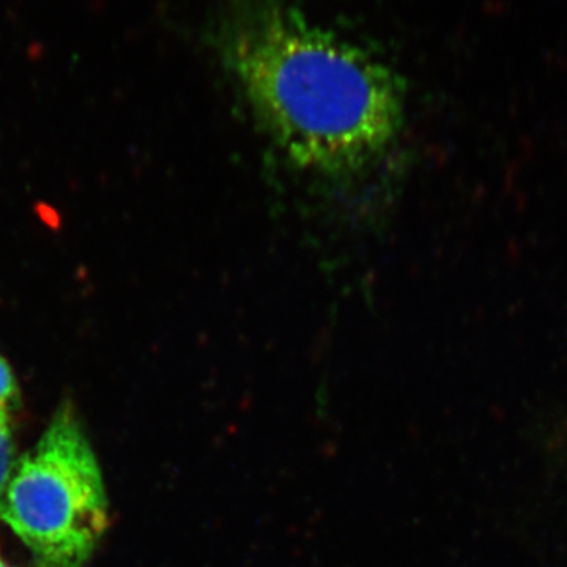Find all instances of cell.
I'll return each mask as SVG.
<instances>
[{"label":"cell","instance_id":"277c9868","mask_svg":"<svg viewBox=\"0 0 567 567\" xmlns=\"http://www.w3.org/2000/svg\"><path fill=\"white\" fill-rule=\"evenodd\" d=\"M18 388L10 365L0 358V409L9 410L10 402L17 398Z\"/></svg>","mask_w":567,"mask_h":567},{"label":"cell","instance_id":"3957f363","mask_svg":"<svg viewBox=\"0 0 567 567\" xmlns=\"http://www.w3.org/2000/svg\"><path fill=\"white\" fill-rule=\"evenodd\" d=\"M14 465H17V461H14L9 410L0 409V494L9 483Z\"/></svg>","mask_w":567,"mask_h":567},{"label":"cell","instance_id":"6da1fadb","mask_svg":"<svg viewBox=\"0 0 567 567\" xmlns=\"http://www.w3.org/2000/svg\"><path fill=\"white\" fill-rule=\"evenodd\" d=\"M208 40L256 122L297 169L353 177L401 136V74L316 24L298 0H219Z\"/></svg>","mask_w":567,"mask_h":567},{"label":"cell","instance_id":"5b68a950","mask_svg":"<svg viewBox=\"0 0 567 567\" xmlns=\"http://www.w3.org/2000/svg\"><path fill=\"white\" fill-rule=\"evenodd\" d=\"M0 567H13V566L9 565V563H7L6 559L0 558Z\"/></svg>","mask_w":567,"mask_h":567},{"label":"cell","instance_id":"7a4b0ae2","mask_svg":"<svg viewBox=\"0 0 567 567\" xmlns=\"http://www.w3.org/2000/svg\"><path fill=\"white\" fill-rule=\"evenodd\" d=\"M0 518L39 567H82L107 527L102 466L70 405L17 461L0 494Z\"/></svg>","mask_w":567,"mask_h":567}]
</instances>
